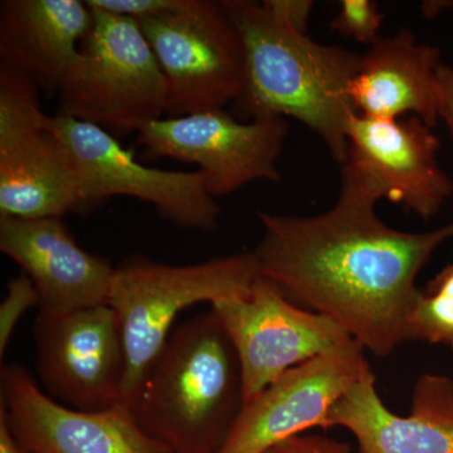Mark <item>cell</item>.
I'll list each match as a JSON object with an SVG mask.
<instances>
[{
    "mask_svg": "<svg viewBox=\"0 0 453 453\" xmlns=\"http://www.w3.org/2000/svg\"><path fill=\"white\" fill-rule=\"evenodd\" d=\"M242 35L246 73L235 111L250 120L292 118L323 139L342 165L348 155V127L356 113L349 83L362 55L316 43L295 31L264 4L223 0Z\"/></svg>",
    "mask_w": 453,
    "mask_h": 453,
    "instance_id": "2",
    "label": "cell"
},
{
    "mask_svg": "<svg viewBox=\"0 0 453 453\" xmlns=\"http://www.w3.org/2000/svg\"><path fill=\"white\" fill-rule=\"evenodd\" d=\"M91 9L140 20L172 13L186 4V0H85Z\"/></svg>",
    "mask_w": 453,
    "mask_h": 453,
    "instance_id": "23",
    "label": "cell"
},
{
    "mask_svg": "<svg viewBox=\"0 0 453 453\" xmlns=\"http://www.w3.org/2000/svg\"><path fill=\"white\" fill-rule=\"evenodd\" d=\"M40 88L12 65L0 64V154L47 130Z\"/></svg>",
    "mask_w": 453,
    "mask_h": 453,
    "instance_id": "19",
    "label": "cell"
},
{
    "mask_svg": "<svg viewBox=\"0 0 453 453\" xmlns=\"http://www.w3.org/2000/svg\"><path fill=\"white\" fill-rule=\"evenodd\" d=\"M244 407L240 359L213 310L170 334L129 410L172 453H217Z\"/></svg>",
    "mask_w": 453,
    "mask_h": 453,
    "instance_id": "3",
    "label": "cell"
},
{
    "mask_svg": "<svg viewBox=\"0 0 453 453\" xmlns=\"http://www.w3.org/2000/svg\"><path fill=\"white\" fill-rule=\"evenodd\" d=\"M384 14L372 0H342L330 28L345 37L372 47L380 40Z\"/></svg>",
    "mask_w": 453,
    "mask_h": 453,
    "instance_id": "21",
    "label": "cell"
},
{
    "mask_svg": "<svg viewBox=\"0 0 453 453\" xmlns=\"http://www.w3.org/2000/svg\"><path fill=\"white\" fill-rule=\"evenodd\" d=\"M35 306L41 308V300L31 279L25 273L12 279L8 283L7 295L0 305V357H4L22 316Z\"/></svg>",
    "mask_w": 453,
    "mask_h": 453,
    "instance_id": "22",
    "label": "cell"
},
{
    "mask_svg": "<svg viewBox=\"0 0 453 453\" xmlns=\"http://www.w3.org/2000/svg\"><path fill=\"white\" fill-rule=\"evenodd\" d=\"M440 58V49L418 43L410 29L380 37L362 55L349 83L351 107L357 115L386 120L412 113L429 127H436Z\"/></svg>",
    "mask_w": 453,
    "mask_h": 453,
    "instance_id": "17",
    "label": "cell"
},
{
    "mask_svg": "<svg viewBox=\"0 0 453 453\" xmlns=\"http://www.w3.org/2000/svg\"><path fill=\"white\" fill-rule=\"evenodd\" d=\"M440 140L418 118L349 121L347 166L380 199L399 203L423 219L453 195V181L438 166Z\"/></svg>",
    "mask_w": 453,
    "mask_h": 453,
    "instance_id": "12",
    "label": "cell"
},
{
    "mask_svg": "<svg viewBox=\"0 0 453 453\" xmlns=\"http://www.w3.org/2000/svg\"><path fill=\"white\" fill-rule=\"evenodd\" d=\"M170 453H172V452H170Z\"/></svg>",
    "mask_w": 453,
    "mask_h": 453,
    "instance_id": "28",
    "label": "cell"
},
{
    "mask_svg": "<svg viewBox=\"0 0 453 453\" xmlns=\"http://www.w3.org/2000/svg\"><path fill=\"white\" fill-rule=\"evenodd\" d=\"M437 113L453 138V68L442 64L437 70Z\"/></svg>",
    "mask_w": 453,
    "mask_h": 453,
    "instance_id": "26",
    "label": "cell"
},
{
    "mask_svg": "<svg viewBox=\"0 0 453 453\" xmlns=\"http://www.w3.org/2000/svg\"><path fill=\"white\" fill-rule=\"evenodd\" d=\"M33 336L37 372L53 399L80 411L122 404L125 351L111 306L40 309Z\"/></svg>",
    "mask_w": 453,
    "mask_h": 453,
    "instance_id": "10",
    "label": "cell"
},
{
    "mask_svg": "<svg viewBox=\"0 0 453 453\" xmlns=\"http://www.w3.org/2000/svg\"><path fill=\"white\" fill-rule=\"evenodd\" d=\"M262 453H351L348 443L320 434L288 438Z\"/></svg>",
    "mask_w": 453,
    "mask_h": 453,
    "instance_id": "24",
    "label": "cell"
},
{
    "mask_svg": "<svg viewBox=\"0 0 453 453\" xmlns=\"http://www.w3.org/2000/svg\"><path fill=\"white\" fill-rule=\"evenodd\" d=\"M92 12L94 22L58 91V113L113 136L139 133L165 118V76L139 22Z\"/></svg>",
    "mask_w": 453,
    "mask_h": 453,
    "instance_id": "5",
    "label": "cell"
},
{
    "mask_svg": "<svg viewBox=\"0 0 453 453\" xmlns=\"http://www.w3.org/2000/svg\"><path fill=\"white\" fill-rule=\"evenodd\" d=\"M92 22L94 12L80 0H3L0 64L58 94Z\"/></svg>",
    "mask_w": 453,
    "mask_h": 453,
    "instance_id": "16",
    "label": "cell"
},
{
    "mask_svg": "<svg viewBox=\"0 0 453 453\" xmlns=\"http://www.w3.org/2000/svg\"><path fill=\"white\" fill-rule=\"evenodd\" d=\"M211 306L240 359L244 404L283 372L353 339L332 319L299 308L264 276L247 296Z\"/></svg>",
    "mask_w": 453,
    "mask_h": 453,
    "instance_id": "9",
    "label": "cell"
},
{
    "mask_svg": "<svg viewBox=\"0 0 453 453\" xmlns=\"http://www.w3.org/2000/svg\"><path fill=\"white\" fill-rule=\"evenodd\" d=\"M356 437L360 453H453V383L423 375L413 393L412 413L396 416L386 407L372 372L334 405L329 427Z\"/></svg>",
    "mask_w": 453,
    "mask_h": 453,
    "instance_id": "15",
    "label": "cell"
},
{
    "mask_svg": "<svg viewBox=\"0 0 453 453\" xmlns=\"http://www.w3.org/2000/svg\"><path fill=\"white\" fill-rule=\"evenodd\" d=\"M14 436L33 453H170L129 408L80 411L59 403L19 365L2 368V402Z\"/></svg>",
    "mask_w": 453,
    "mask_h": 453,
    "instance_id": "13",
    "label": "cell"
},
{
    "mask_svg": "<svg viewBox=\"0 0 453 453\" xmlns=\"http://www.w3.org/2000/svg\"><path fill=\"white\" fill-rule=\"evenodd\" d=\"M0 453H33L18 441L9 425L7 412L0 404Z\"/></svg>",
    "mask_w": 453,
    "mask_h": 453,
    "instance_id": "27",
    "label": "cell"
},
{
    "mask_svg": "<svg viewBox=\"0 0 453 453\" xmlns=\"http://www.w3.org/2000/svg\"><path fill=\"white\" fill-rule=\"evenodd\" d=\"M410 339L453 349V264L419 291L411 314Z\"/></svg>",
    "mask_w": 453,
    "mask_h": 453,
    "instance_id": "20",
    "label": "cell"
},
{
    "mask_svg": "<svg viewBox=\"0 0 453 453\" xmlns=\"http://www.w3.org/2000/svg\"><path fill=\"white\" fill-rule=\"evenodd\" d=\"M286 119L235 120L225 109L163 118L139 131L145 155L196 164L217 198L257 180L279 181L277 168L288 136Z\"/></svg>",
    "mask_w": 453,
    "mask_h": 453,
    "instance_id": "8",
    "label": "cell"
},
{
    "mask_svg": "<svg viewBox=\"0 0 453 453\" xmlns=\"http://www.w3.org/2000/svg\"><path fill=\"white\" fill-rule=\"evenodd\" d=\"M374 192L342 166L338 201L312 217L258 211L264 234L259 273L288 299L332 319L374 356L388 357L410 339L419 295L416 279L453 237V222L423 232L381 222Z\"/></svg>",
    "mask_w": 453,
    "mask_h": 453,
    "instance_id": "1",
    "label": "cell"
},
{
    "mask_svg": "<svg viewBox=\"0 0 453 453\" xmlns=\"http://www.w3.org/2000/svg\"><path fill=\"white\" fill-rule=\"evenodd\" d=\"M259 276L253 252L186 266L162 264L142 256L124 259L116 267L109 300L118 318L125 351L121 403L129 407L181 311L199 303L213 305L247 296Z\"/></svg>",
    "mask_w": 453,
    "mask_h": 453,
    "instance_id": "4",
    "label": "cell"
},
{
    "mask_svg": "<svg viewBox=\"0 0 453 453\" xmlns=\"http://www.w3.org/2000/svg\"><path fill=\"white\" fill-rule=\"evenodd\" d=\"M47 127L70 151L79 178V211L95 210L112 196L153 205L159 216L187 229L213 231L220 210L196 172H172L139 163L116 136L94 124L50 116Z\"/></svg>",
    "mask_w": 453,
    "mask_h": 453,
    "instance_id": "7",
    "label": "cell"
},
{
    "mask_svg": "<svg viewBox=\"0 0 453 453\" xmlns=\"http://www.w3.org/2000/svg\"><path fill=\"white\" fill-rule=\"evenodd\" d=\"M79 208L73 157L49 127L0 154V216L62 219Z\"/></svg>",
    "mask_w": 453,
    "mask_h": 453,
    "instance_id": "18",
    "label": "cell"
},
{
    "mask_svg": "<svg viewBox=\"0 0 453 453\" xmlns=\"http://www.w3.org/2000/svg\"><path fill=\"white\" fill-rule=\"evenodd\" d=\"M264 4L295 31L306 32L314 3L308 0H266Z\"/></svg>",
    "mask_w": 453,
    "mask_h": 453,
    "instance_id": "25",
    "label": "cell"
},
{
    "mask_svg": "<svg viewBox=\"0 0 453 453\" xmlns=\"http://www.w3.org/2000/svg\"><path fill=\"white\" fill-rule=\"evenodd\" d=\"M371 372L354 339L294 366L244 404L217 453H262L310 428H330L334 405Z\"/></svg>",
    "mask_w": 453,
    "mask_h": 453,
    "instance_id": "11",
    "label": "cell"
},
{
    "mask_svg": "<svg viewBox=\"0 0 453 453\" xmlns=\"http://www.w3.org/2000/svg\"><path fill=\"white\" fill-rule=\"evenodd\" d=\"M0 250L31 279L40 309L109 305L116 267L85 251L62 219L0 216Z\"/></svg>",
    "mask_w": 453,
    "mask_h": 453,
    "instance_id": "14",
    "label": "cell"
},
{
    "mask_svg": "<svg viewBox=\"0 0 453 453\" xmlns=\"http://www.w3.org/2000/svg\"><path fill=\"white\" fill-rule=\"evenodd\" d=\"M168 85L165 118L225 109L242 94V35L222 2L186 0L178 11L140 20Z\"/></svg>",
    "mask_w": 453,
    "mask_h": 453,
    "instance_id": "6",
    "label": "cell"
}]
</instances>
